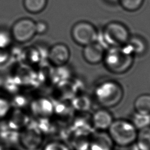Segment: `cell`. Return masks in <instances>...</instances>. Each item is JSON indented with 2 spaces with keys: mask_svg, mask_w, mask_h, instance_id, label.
Returning <instances> with one entry per match:
<instances>
[{
  "mask_svg": "<svg viewBox=\"0 0 150 150\" xmlns=\"http://www.w3.org/2000/svg\"><path fill=\"white\" fill-rule=\"evenodd\" d=\"M29 124V118L22 111H15L9 120V125L12 130H17L25 128Z\"/></svg>",
  "mask_w": 150,
  "mask_h": 150,
  "instance_id": "16",
  "label": "cell"
},
{
  "mask_svg": "<svg viewBox=\"0 0 150 150\" xmlns=\"http://www.w3.org/2000/svg\"><path fill=\"white\" fill-rule=\"evenodd\" d=\"M135 143L138 150H150V126L138 130Z\"/></svg>",
  "mask_w": 150,
  "mask_h": 150,
  "instance_id": "18",
  "label": "cell"
},
{
  "mask_svg": "<svg viewBox=\"0 0 150 150\" xmlns=\"http://www.w3.org/2000/svg\"><path fill=\"white\" fill-rule=\"evenodd\" d=\"M131 122L138 129L150 126V114H142L134 112L132 116Z\"/></svg>",
  "mask_w": 150,
  "mask_h": 150,
  "instance_id": "20",
  "label": "cell"
},
{
  "mask_svg": "<svg viewBox=\"0 0 150 150\" xmlns=\"http://www.w3.org/2000/svg\"><path fill=\"white\" fill-rule=\"evenodd\" d=\"M35 23L36 33L42 34L47 31L48 29V25L46 23V22L44 21H39Z\"/></svg>",
  "mask_w": 150,
  "mask_h": 150,
  "instance_id": "24",
  "label": "cell"
},
{
  "mask_svg": "<svg viewBox=\"0 0 150 150\" xmlns=\"http://www.w3.org/2000/svg\"><path fill=\"white\" fill-rule=\"evenodd\" d=\"M137 150H138V149H137Z\"/></svg>",
  "mask_w": 150,
  "mask_h": 150,
  "instance_id": "29",
  "label": "cell"
},
{
  "mask_svg": "<svg viewBox=\"0 0 150 150\" xmlns=\"http://www.w3.org/2000/svg\"><path fill=\"white\" fill-rule=\"evenodd\" d=\"M113 120L112 114L105 108L96 110L91 117L92 127L97 131H107Z\"/></svg>",
  "mask_w": 150,
  "mask_h": 150,
  "instance_id": "11",
  "label": "cell"
},
{
  "mask_svg": "<svg viewBox=\"0 0 150 150\" xmlns=\"http://www.w3.org/2000/svg\"><path fill=\"white\" fill-rule=\"evenodd\" d=\"M36 33V23L29 19H22L18 21L12 28V37L20 43L29 41Z\"/></svg>",
  "mask_w": 150,
  "mask_h": 150,
  "instance_id": "7",
  "label": "cell"
},
{
  "mask_svg": "<svg viewBox=\"0 0 150 150\" xmlns=\"http://www.w3.org/2000/svg\"><path fill=\"white\" fill-rule=\"evenodd\" d=\"M107 131L114 145L127 147L135 142L138 129L131 121L117 119L113 120Z\"/></svg>",
  "mask_w": 150,
  "mask_h": 150,
  "instance_id": "3",
  "label": "cell"
},
{
  "mask_svg": "<svg viewBox=\"0 0 150 150\" xmlns=\"http://www.w3.org/2000/svg\"><path fill=\"white\" fill-rule=\"evenodd\" d=\"M71 145L75 150H88L89 139L91 134L73 131Z\"/></svg>",
  "mask_w": 150,
  "mask_h": 150,
  "instance_id": "15",
  "label": "cell"
},
{
  "mask_svg": "<svg viewBox=\"0 0 150 150\" xmlns=\"http://www.w3.org/2000/svg\"><path fill=\"white\" fill-rule=\"evenodd\" d=\"M47 0H23L25 9L32 13L42 11L47 5Z\"/></svg>",
  "mask_w": 150,
  "mask_h": 150,
  "instance_id": "19",
  "label": "cell"
},
{
  "mask_svg": "<svg viewBox=\"0 0 150 150\" xmlns=\"http://www.w3.org/2000/svg\"><path fill=\"white\" fill-rule=\"evenodd\" d=\"M2 49L0 48V63L4 62L7 57V54L6 53H4V52L2 51Z\"/></svg>",
  "mask_w": 150,
  "mask_h": 150,
  "instance_id": "26",
  "label": "cell"
},
{
  "mask_svg": "<svg viewBox=\"0 0 150 150\" xmlns=\"http://www.w3.org/2000/svg\"><path fill=\"white\" fill-rule=\"evenodd\" d=\"M101 36L103 43L109 47L124 46L131 35L128 28L124 23L111 21L103 28Z\"/></svg>",
  "mask_w": 150,
  "mask_h": 150,
  "instance_id": "4",
  "label": "cell"
},
{
  "mask_svg": "<svg viewBox=\"0 0 150 150\" xmlns=\"http://www.w3.org/2000/svg\"><path fill=\"white\" fill-rule=\"evenodd\" d=\"M124 46L134 56L144 55L148 49L146 40L138 35H131Z\"/></svg>",
  "mask_w": 150,
  "mask_h": 150,
  "instance_id": "13",
  "label": "cell"
},
{
  "mask_svg": "<svg viewBox=\"0 0 150 150\" xmlns=\"http://www.w3.org/2000/svg\"><path fill=\"white\" fill-rule=\"evenodd\" d=\"M106 50V46L97 40L84 46L83 56L88 63L97 64L103 62Z\"/></svg>",
  "mask_w": 150,
  "mask_h": 150,
  "instance_id": "8",
  "label": "cell"
},
{
  "mask_svg": "<svg viewBox=\"0 0 150 150\" xmlns=\"http://www.w3.org/2000/svg\"><path fill=\"white\" fill-rule=\"evenodd\" d=\"M144 1V0H119L118 3L125 11L134 12L142 6Z\"/></svg>",
  "mask_w": 150,
  "mask_h": 150,
  "instance_id": "21",
  "label": "cell"
},
{
  "mask_svg": "<svg viewBox=\"0 0 150 150\" xmlns=\"http://www.w3.org/2000/svg\"><path fill=\"white\" fill-rule=\"evenodd\" d=\"M71 36L75 43L84 46L97 41L99 37V33L96 28L91 23L81 21L76 22L73 26Z\"/></svg>",
  "mask_w": 150,
  "mask_h": 150,
  "instance_id": "5",
  "label": "cell"
},
{
  "mask_svg": "<svg viewBox=\"0 0 150 150\" xmlns=\"http://www.w3.org/2000/svg\"><path fill=\"white\" fill-rule=\"evenodd\" d=\"M134 56L124 46L109 47L102 62L110 72L121 74L127 72L134 63Z\"/></svg>",
  "mask_w": 150,
  "mask_h": 150,
  "instance_id": "1",
  "label": "cell"
},
{
  "mask_svg": "<svg viewBox=\"0 0 150 150\" xmlns=\"http://www.w3.org/2000/svg\"><path fill=\"white\" fill-rule=\"evenodd\" d=\"M70 51L68 46L62 43L53 45L49 51L48 58L50 63L56 66H65L69 60Z\"/></svg>",
  "mask_w": 150,
  "mask_h": 150,
  "instance_id": "10",
  "label": "cell"
},
{
  "mask_svg": "<svg viewBox=\"0 0 150 150\" xmlns=\"http://www.w3.org/2000/svg\"><path fill=\"white\" fill-rule=\"evenodd\" d=\"M10 38L9 35L5 32L0 33V48L2 49L9 45Z\"/></svg>",
  "mask_w": 150,
  "mask_h": 150,
  "instance_id": "25",
  "label": "cell"
},
{
  "mask_svg": "<svg viewBox=\"0 0 150 150\" xmlns=\"http://www.w3.org/2000/svg\"><path fill=\"white\" fill-rule=\"evenodd\" d=\"M114 145L107 131L96 130L90 136L88 150H112Z\"/></svg>",
  "mask_w": 150,
  "mask_h": 150,
  "instance_id": "9",
  "label": "cell"
},
{
  "mask_svg": "<svg viewBox=\"0 0 150 150\" xmlns=\"http://www.w3.org/2000/svg\"><path fill=\"white\" fill-rule=\"evenodd\" d=\"M94 96L100 105L108 109L120 103L124 96V90L118 82L108 80L99 83L96 87Z\"/></svg>",
  "mask_w": 150,
  "mask_h": 150,
  "instance_id": "2",
  "label": "cell"
},
{
  "mask_svg": "<svg viewBox=\"0 0 150 150\" xmlns=\"http://www.w3.org/2000/svg\"><path fill=\"white\" fill-rule=\"evenodd\" d=\"M70 104L74 111L84 113L91 109L92 101L85 94H77L70 100Z\"/></svg>",
  "mask_w": 150,
  "mask_h": 150,
  "instance_id": "14",
  "label": "cell"
},
{
  "mask_svg": "<svg viewBox=\"0 0 150 150\" xmlns=\"http://www.w3.org/2000/svg\"><path fill=\"white\" fill-rule=\"evenodd\" d=\"M106 2H107L109 4H117L119 2V0H105Z\"/></svg>",
  "mask_w": 150,
  "mask_h": 150,
  "instance_id": "27",
  "label": "cell"
},
{
  "mask_svg": "<svg viewBox=\"0 0 150 150\" xmlns=\"http://www.w3.org/2000/svg\"><path fill=\"white\" fill-rule=\"evenodd\" d=\"M19 139L23 146L26 149L35 150L42 143V131L38 125L28 124L19 135Z\"/></svg>",
  "mask_w": 150,
  "mask_h": 150,
  "instance_id": "6",
  "label": "cell"
},
{
  "mask_svg": "<svg viewBox=\"0 0 150 150\" xmlns=\"http://www.w3.org/2000/svg\"><path fill=\"white\" fill-rule=\"evenodd\" d=\"M135 112L142 114H150V94H142L138 96L134 101Z\"/></svg>",
  "mask_w": 150,
  "mask_h": 150,
  "instance_id": "17",
  "label": "cell"
},
{
  "mask_svg": "<svg viewBox=\"0 0 150 150\" xmlns=\"http://www.w3.org/2000/svg\"><path fill=\"white\" fill-rule=\"evenodd\" d=\"M0 150H4L3 149V146H2V144H1V142H0Z\"/></svg>",
  "mask_w": 150,
  "mask_h": 150,
  "instance_id": "28",
  "label": "cell"
},
{
  "mask_svg": "<svg viewBox=\"0 0 150 150\" xmlns=\"http://www.w3.org/2000/svg\"><path fill=\"white\" fill-rule=\"evenodd\" d=\"M9 103L5 98L0 97V118L6 116L10 110Z\"/></svg>",
  "mask_w": 150,
  "mask_h": 150,
  "instance_id": "23",
  "label": "cell"
},
{
  "mask_svg": "<svg viewBox=\"0 0 150 150\" xmlns=\"http://www.w3.org/2000/svg\"><path fill=\"white\" fill-rule=\"evenodd\" d=\"M43 150H71V149L64 142L55 141L47 143Z\"/></svg>",
  "mask_w": 150,
  "mask_h": 150,
  "instance_id": "22",
  "label": "cell"
},
{
  "mask_svg": "<svg viewBox=\"0 0 150 150\" xmlns=\"http://www.w3.org/2000/svg\"><path fill=\"white\" fill-rule=\"evenodd\" d=\"M32 111L42 118H47L54 113V103L46 98H41L32 102Z\"/></svg>",
  "mask_w": 150,
  "mask_h": 150,
  "instance_id": "12",
  "label": "cell"
}]
</instances>
